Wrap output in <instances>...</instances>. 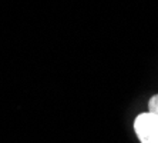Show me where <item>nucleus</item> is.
I'll return each mask as SVG.
<instances>
[{"label":"nucleus","instance_id":"obj_2","mask_svg":"<svg viewBox=\"0 0 158 143\" xmlns=\"http://www.w3.org/2000/svg\"><path fill=\"white\" fill-rule=\"evenodd\" d=\"M148 112L158 119V95H154L148 102Z\"/></svg>","mask_w":158,"mask_h":143},{"label":"nucleus","instance_id":"obj_1","mask_svg":"<svg viewBox=\"0 0 158 143\" xmlns=\"http://www.w3.org/2000/svg\"><path fill=\"white\" fill-rule=\"evenodd\" d=\"M134 130L141 143H158V119L150 112L137 116Z\"/></svg>","mask_w":158,"mask_h":143}]
</instances>
